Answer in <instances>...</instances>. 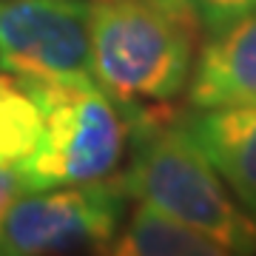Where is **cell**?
Instances as JSON below:
<instances>
[{
  "mask_svg": "<svg viewBox=\"0 0 256 256\" xmlns=\"http://www.w3.org/2000/svg\"><path fill=\"white\" fill-rule=\"evenodd\" d=\"M126 111L131 131L117 180L128 200L148 202L205 230L228 254H256V222L185 131L182 117L171 114L168 106Z\"/></svg>",
  "mask_w": 256,
  "mask_h": 256,
  "instance_id": "obj_1",
  "label": "cell"
},
{
  "mask_svg": "<svg viewBox=\"0 0 256 256\" xmlns=\"http://www.w3.org/2000/svg\"><path fill=\"white\" fill-rule=\"evenodd\" d=\"M94 82L122 108L185 94L200 23L188 0H88Z\"/></svg>",
  "mask_w": 256,
  "mask_h": 256,
  "instance_id": "obj_2",
  "label": "cell"
},
{
  "mask_svg": "<svg viewBox=\"0 0 256 256\" xmlns=\"http://www.w3.org/2000/svg\"><path fill=\"white\" fill-rule=\"evenodd\" d=\"M40 108V137L23 168L28 191L114 176L128 154V111L97 82H23Z\"/></svg>",
  "mask_w": 256,
  "mask_h": 256,
  "instance_id": "obj_3",
  "label": "cell"
},
{
  "mask_svg": "<svg viewBox=\"0 0 256 256\" xmlns=\"http://www.w3.org/2000/svg\"><path fill=\"white\" fill-rule=\"evenodd\" d=\"M128 196L117 174L23 194L0 222V256L111 250Z\"/></svg>",
  "mask_w": 256,
  "mask_h": 256,
  "instance_id": "obj_4",
  "label": "cell"
},
{
  "mask_svg": "<svg viewBox=\"0 0 256 256\" xmlns=\"http://www.w3.org/2000/svg\"><path fill=\"white\" fill-rule=\"evenodd\" d=\"M0 72L20 82L92 86L88 0H0Z\"/></svg>",
  "mask_w": 256,
  "mask_h": 256,
  "instance_id": "obj_5",
  "label": "cell"
},
{
  "mask_svg": "<svg viewBox=\"0 0 256 256\" xmlns=\"http://www.w3.org/2000/svg\"><path fill=\"white\" fill-rule=\"evenodd\" d=\"M191 108L256 102V9L230 26L205 34L185 86Z\"/></svg>",
  "mask_w": 256,
  "mask_h": 256,
  "instance_id": "obj_6",
  "label": "cell"
},
{
  "mask_svg": "<svg viewBox=\"0 0 256 256\" xmlns=\"http://www.w3.org/2000/svg\"><path fill=\"white\" fill-rule=\"evenodd\" d=\"M182 126L234 200L256 222V102L191 108L182 114Z\"/></svg>",
  "mask_w": 256,
  "mask_h": 256,
  "instance_id": "obj_7",
  "label": "cell"
},
{
  "mask_svg": "<svg viewBox=\"0 0 256 256\" xmlns=\"http://www.w3.org/2000/svg\"><path fill=\"white\" fill-rule=\"evenodd\" d=\"M108 254L117 256H228L225 245L205 230L140 202L122 222Z\"/></svg>",
  "mask_w": 256,
  "mask_h": 256,
  "instance_id": "obj_8",
  "label": "cell"
},
{
  "mask_svg": "<svg viewBox=\"0 0 256 256\" xmlns=\"http://www.w3.org/2000/svg\"><path fill=\"white\" fill-rule=\"evenodd\" d=\"M40 137V108L18 77L0 72V162L23 165Z\"/></svg>",
  "mask_w": 256,
  "mask_h": 256,
  "instance_id": "obj_9",
  "label": "cell"
},
{
  "mask_svg": "<svg viewBox=\"0 0 256 256\" xmlns=\"http://www.w3.org/2000/svg\"><path fill=\"white\" fill-rule=\"evenodd\" d=\"M202 34H214L256 9V0H188Z\"/></svg>",
  "mask_w": 256,
  "mask_h": 256,
  "instance_id": "obj_10",
  "label": "cell"
},
{
  "mask_svg": "<svg viewBox=\"0 0 256 256\" xmlns=\"http://www.w3.org/2000/svg\"><path fill=\"white\" fill-rule=\"evenodd\" d=\"M23 194H28L23 168H20V165H3L0 162V222H3V216L9 214V208L23 196Z\"/></svg>",
  "mask_w": 256,
  "mask_h": 256,
  "instance_id": "obj_11",
  "label": "cell"
}]
</instances>
